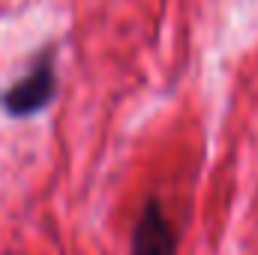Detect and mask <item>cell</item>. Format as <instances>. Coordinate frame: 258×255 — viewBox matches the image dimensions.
<instances>
[{"label":"cell","instance_id":"cell-1","mask_svg":"<svg viewBox=\"0 0 258 255\" xmlns=\"http://www.w3.org/2000/svg\"><path fill=\"white\" fill-rule=\"evenodd\" d=\"M57 96V69H54V51L51 48H42L27 72L12 81L3 93H0V108L15 117V120H27V117H36L42 114Z\"/></svg>","mask_w":258,"mask_h":255},{"label":"cell","instance_id":"cell-2","mask_svg":"<svg viewBox=\"0 0 258 255\" xmlns=\"http://www.w3.org/2000/svg\"><path fill=\"white\" fill-rule=\"evenodd\" d=\"M129 255H177L174 228L156 198H147V204L141 207V213L132 225Z\"/></svg>","mask_w":258,"mask_h":255}]
</instances>
